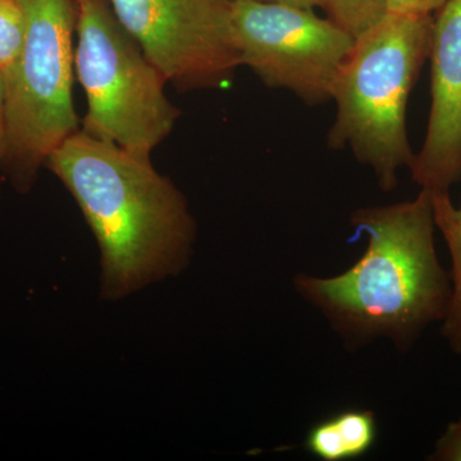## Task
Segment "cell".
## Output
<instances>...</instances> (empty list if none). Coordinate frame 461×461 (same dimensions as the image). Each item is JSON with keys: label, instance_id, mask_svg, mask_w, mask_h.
Segmentation results:
<instances>
[{"label": "cell", "instance_id": "obj_13", "mask_svg": "<svg viewBox=\"0 0 461 461\" xmlns=\"http://www.w3.org/2000/svg\"><path fill=\"white\" fill-rule=\"evenodd\" d=\"M430 461H461V418L450 423L436 441Z\"/></svg>", "mask_w": 461, "mask_h": 461}, {"label": "cell", "instance_id": "obj_9", "mask_svg": "<svg viewBox=\"0 0 461 461\" xmlns=\"http://www.w3.org/2000/svg\"><path fill=\"white\" fill-rule=\"evenodd\" d=\"M377 435L375 412L348 409L314 424L306 435L305 447L324 461L353 460L372 450Z\"/></svg>", "mask_w": 461, "mask_h": 461}, {"label": "cell", "instance_id": "obj_8", "mask_svg": "<svg viewBox=\"0 0 461 461\" xmlns=\"http://www.w3.org/2000/svg\"><path fill=\"white\" fill-rule=\"evenodd\" d=\"M429 58V124L409 169L420 190L448 193L461 180V0H447L437 11Z\"/></svg>", "mask_w": 461, "mask_h": 461}, {"label": "cell", "instance_id": "obj_3", "mask_svg": "<svg viewBox=\"0 0 461 461\" xmlns=\"http://www.w3.org/2000/svg\"><path fill=\"white\" fill-rule=\"evenodd\" d=\"M432 26V14L387 12L355 38L333 85L336 117L327 144L335 150L350 149L371 167L386 193L395 189L397 172L409 168L414 158L406 107L429 57Z\"/></svg>", "mask_w": 461, "mask_h": 461}, {"label": "cell", "instance_id": "obj_16", "mask_svg": "<svg viewBox=\"0 0 461 461\" xmlns=\"http://www.w3.org/2000/svg\"><path fill=\"white\" fill-rule=\"evenodd\" d=\"M250 2L260 3H282V5H299V7L305 8H324L326 0H250Z\"/></svg>", "mask_w": 461, "mask_h": 461}, {"label": "cell", "instance_id": "obj_2", "mask_svg": "<svg viewBox=\"0 0 461 461\" xmlns=\"http://www.w3.org/2000/svg\"><path fill=\"white\" fill-rule=\"evenodd\" d=\"M350 222L357 236H366L363 257L335 277L297 273L294 287L348 348L387 339L406 353L429 324L444 321L450 305L432 196L420 190L412 200L359 208Z\"/></svg>", "mask_w": 461, "mask_h": 461}, {"label": "cell", "instance_id": "obj_6", "mask_svg": "<svg viewBox=\"0 0 461 461\" xmlns=\"http://www.w3.org/2000/svg\"><path fill=\"white\" fill-rule=\"evenodd\" d=\"M232 25L242 66L264 85L295 94L306 104L332 98L355 38L313 8L232 0Z\"/></svg>", "mask_w": 461, "mask_h": 461}, {"label": "cell", "instance_id": "obj_5", "mask_svg": "<svg viewBox=\"0 0 461 461\" xmlns=\"http://www.w3.org/2000/svg\"><path fill=\"white\" fill-rule=\"evenodd\" d=\"M25 41L5 76L8 149L2 172L27 193L47 158L78 130L74 105L75 0H18Z\"/></svg>", "mask_w": 461, "mask_h": 461}, {"label": "cell", "instance_id": "obj_10", "mask_svg": "<svg viewBox=\"0 0 461 461\" xmlns=\"http://www.w3.org/2000/svg\"><path fill=\"white\" fill-rule=\"evenodd\" d=\"M430 194V193H429ZM436 229L444 236L451 259V299L441 321V335L454 354L461 355V205L455 206L450 194H430Z\"/></svg>", "mask_w": 461, "mask_h": 461}, {"label": "cell", "instance_id": "obj_11", "mask_svg": "<svg viewBox=\"0 0 461 461\" xmlns=\"http://www.w3.org/2000/svg\"><path fill=\"white\" fill-rule=\"evenodd\" d=\"M330 20L354 38L371 29L387 14L386 0H326Z\"/></svg>", "mask_w": 461, "mask_h": 461}, {"label": "cell", "instance_id": "obj_15", "mask_svg": "<svg viewBox=\"0 0 461 461\" xmlns=\"http://www.w3.org/2000/svg\"><path fill=\"white\" fill-rule=\"evenodd\" d=\"M8 149L7 87L5 72L0 71V182L3 180V163Z\"/></svg>", "mask_w": 461, "mask_h": 461}, {"label": "cell", "instance_id": "obj_4", "mask_svg": "<svg viewBox=\"0 0 461 461\" xmlns=\"http://www.w3.org/2000/svg\"><path fill=\"white\" fill-rule=\"evenodd\" d=\"M75 3V69L87 100L83 130L150 159L180 117L166 96V77L121 25L109 0Z\"/></svg>", "mask_w": 461, "mask_h": 461}, {"label": "cell", "instance_id": "obj_14", "mask_svg": "<svg viewBox=\"0 0 461 461\" xmlns=\"http://www.w3.org/2000/svg\"><path fill=\"white\" fill-rule=\"evenodd\" d=\"M447 0H386L387 12L395 14H432Z\"/></svg>", "mask_w": 461, "mask_h": 461}, {"label": "cell", "instance_id": "obj_12", "mask_svg": "<svg viewBox=\"0 0 461 461\" xmlns=\"http://www.w3.org/2000/svg\"><path fill=\"white\" fill-rule=\"evenodd\" d=\"M26 21L18 0H0V71L16 62L25 41Z\"/></svg>", "mask_w": 461, "mask_h": 461}, {"label": "cell", "instance_id": "obj_1", "mask_svg": "<svg viewBox=\"0 0 461 461\" xmlns=\"http://www.w3.org/2000/svg\"><path fill=\"white\" fill-rule=\"evenodd\" d=\"M45 167L74 196L95 236L103 299L118 302L189 266L195 220L184 194L150 159L78 130Z\"/></svg>", "mask_w": 461, "mask_h": 461}, {"label": "cell", "instance_id": "obj_7", "mask_svg": "<svg viewBox=\"0 0 461 461\" xmlns=\"http://www.w3.org/2000/svg\"><path fill=\"white\" fill-rule=\"evenodd\" d=\"M115 17L167 81L215 86L242 66L232 0H109Z\"/></svg>", "mask_w": 461, "mask_h": 461}]
</instances>
